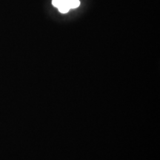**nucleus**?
Masks as SVG:
<instances>
[{"label": "nucleus", "mask_w": 160, "mask_h": 160, "mask_svg": "<svg viewBox=\"0 0 160 160\" xmlns=\"http://www.w3.org/2000/svg\"><path fill=\"white\" fill-rule=\"evenodd\" d=\"M58 9H59V11L60 13H68L71 8H70L69 5H68V2H62L60 4L59 7L57 8Z\"/></svg>", "instance_id": "1"}, {"label": "nucleus", "mask_w": 160, "mask_h": 160, "mask_svg": "<svg viewBox=\"0 0 160 160\" xmlns=\"http://www.w3.org/2000/svg\"><path fill=\"white\" fill-rule=\"evenodd\" d=\"M68 5L71 9L77 8L80 5L79 0H68Z\"/></svg>", "instance_id": "2"}, {"label": "nucleus", "mask_w": 160, "mask_h": 160, "mask_svg": "<svg viewBox=\"0 0 160 160\" xmlns=\"http://www.w3.org/2000/svg\"><path fill=\"white\" fill-rule=\"evenodd\" d=\"M62 2V0H52V5L55 8H58L60 4Z\"/></svg>", "instance_id": "3"}, {"label": "nucleus", "mask_w": 160, "mask_h": 160, "mask_svg": "<svg viewBox=\"0 0 160 160\" xmlns=\"http://www.w3.org/2000/svg\"><path fill=\"white\" fill-rule=\"evenodd\" d=\"M68 2V0H62V2Z\"/></svg>", "instance_id": "4"}]
</instances>
